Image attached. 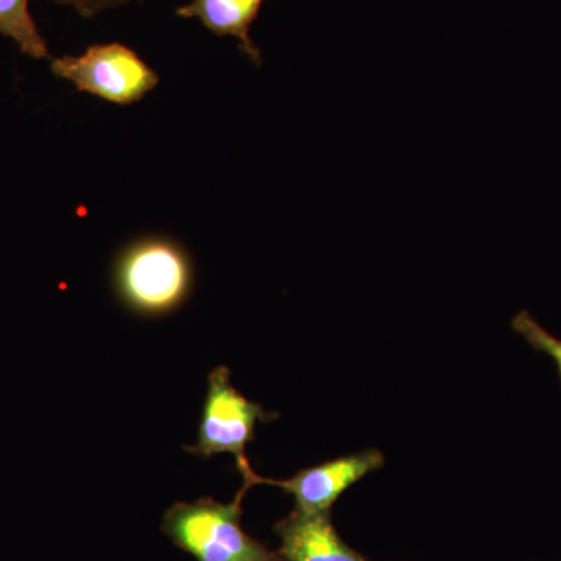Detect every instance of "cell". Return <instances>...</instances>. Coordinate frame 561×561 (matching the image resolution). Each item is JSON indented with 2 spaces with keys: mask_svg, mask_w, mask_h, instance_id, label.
<instances>
[{
  "mask_svg": "<svg viewBox=\"0 0 561 561\" xmlns=\"http://www.w3.org/2000/svg\"><path fill=\"white\" fill-rule=\"evenodd\" d=\"M113 284L125 308L142 317L175 312L194 287L187 251L168 238H142L125 247L114 262Z\"/></svg>",
  "mask_w": 561,
  "mask_h": 561,
  "instance_id": "obj_1",
  "label": "cell"
},
{
  "mask_svg": "<svg viewBox=\"0 0 561 561\" xmlns=\"http://www.w3.org/2000/svg\"><path fill=\"white\" fill-rule=\"evenodd\" d=\"M250 489L243 482L230 504L213 497L176 502L164 513L162 534L197 561H275L278 552L268 551L242 529V500Z\"/></svg>",
  "mask_w": 561,
  "mask_h": 561,
  "instance_id": "obj_2",
  "label": "cell"
},
{
  "mask_svg": "<svg viewBox=\"0 0 561 561\" xmlns=\"http://www.w3.org/2000/svg\"><path fill=\"white\" fill-rule=\"evenodd\" d=\"M51 72L77 91L127 106L142 101L160 83V77L130 47L119 43L95 44L81 55L51 61Z\"/></svg>",
  "mask_w": 561,
  "mask_h": 561,
  "instance_id": "obj_3",
  "label": "cell"
},
{
  "mask_svg": "<svg viewBox=\"0 0 561 561\" xmlns=\"http://www.w3.org/2000/svg\"><path fill=\"white\" fill-rule=\"evenodd\" d=\"M276 419V413L267 412L257 402L243 397L232 386L230 370L219 367L209 373L197 445L184 449L205 459L217 454H232L242 474L251 468L245 448L254 440L257 423H271Z\"/></svg>",
  "mask_w": 561,
  "mask_h": 561,
  "instance_id": "obj_4",
  "label": "cell"
},
{
  "mask_svg": "<svg viewBox=\"0 0 561 561\" xmlns=\"http://www.w3.org/2000/svg\"><path fill=\"white\" fill-rule=\"evenodd\" d=\"M383 463L386 459L382 453L367 449V451L351 454V456L339 457V459L306 468L286 481L261 478L253 468L243 472L242 478L243 482L250 483L251 486L268 483L286 491L294 496L297 511L331 513L332 505L350 486L362 481L370 472L378 471Z\"/></svg>",
  "mask_w": 561,
  "mask_h": 561,
  "instance_id": "obj_5",
  "label": "cell"
},
{
  "mask_svg": "<svg viewBox=\"0 0 561 561\" xmlns=\"http://www.w3.org/2000/svg\"><path fill=\"white\" fill-rule=\"evenodd\" d=\"M284 561H370L342 540L331 513L297 511L275 526Z\"/></svg>",
  "mask_w": 561,
  "mask_h": 561,
  "instance_id": "obj_6",
  "label": "cell"
},
{
  "mask_svg": "<svg viewBox=\"0 0 561 561\" xmlns=\"http://www.w3.org/2000/svg\"><path fill=\"white\" fill-rule=\"evenodd\" d=\"M265 0H191L176 9V16L198 20L203 27L217 36L238 39L239 49L256 66L262 65V51L251 39V25Z\"/></svg>",
  "mask_w": 561,
  "mask_h": 561,
  "instance_id": "obj_7",
  "label": "cell"
},
{
  "mask_svg": "<svg viewBox=\"0 0 561 561\" xmlns=\"http://www.w3.org/2000/svg\"><path fill=\"white\" fill-rule=\"evenodd\" d=\"M0 35L10 38L22 54L47 60L49 47L28 10V0H0Z\"/></svg>",
  "mask_w": 561,
  "mask_h": 561,
  "instance_id": "obj_8",
  "label": "cell"
},
{
  "mask_svg": "<svg viewBox=\"0 0 561 561\" xmlns=\"http://www.w3.org/2000/svg\"><path fill=\"white\" fill-rule=\"evenodd\" d=\"M513 330L518 332L519 335L529 343L531 348L538 353L546 354L551 357L553 364L557 365L561 379V341L551 332L546 331L545 328L538 323L529 312L523 311L513 319Z\"/></svg>",
  "mask_w": 561,
  "mask_h": 561,
  "instance_id": "obj_9",
  "label": "cell"
},
{
  "mask_svg": "<svg viewBox=\"0 0 561 561\" xmlns=\"http://www.w3.org/2000/svg\"><path fill=\"white\" fill-rule=\"evenodd\" d=\"M54 2L70 7V9L76 10L83 18H92L95 14L103 13V11L125 5L130 0H54Z\"/></svg>",
  "mask_w": 561,
  "mask_h": 561,
  "instance_id": "obj_10",
  "label": "cell"
},
{
  "mask_svg": "<svg viewBox=\"0 0 561 561\" xmlns=\"http://www.w3.org/2000/svg\"><path fill=\"white\" fill-rule=\"evenodd\" d=\"M275 561H284V560L280 559L279 553H278V557H276Z\"/></svg>",
  "mask_w": 561,
  "mask_h": 561,
  "instance_id": "obj_11",
  "label": "cell"
}]
</instances>
